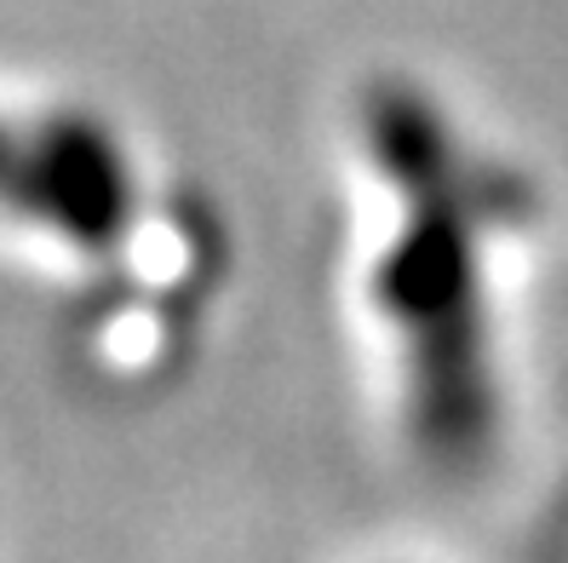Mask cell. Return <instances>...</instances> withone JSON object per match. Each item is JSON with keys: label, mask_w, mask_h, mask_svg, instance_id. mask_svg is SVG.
Returning a JSON list of instances; mask_svg holds the SVG:
<instances>
[{"label": "cell", "mask_w": 568, "mask_h": 563, "mask_svg": "<svg viewBox=\"0 0 568 563\" xmlns=\"http://www.w3.org/2000/svg\"><path fill=\"white\" fill-rule=\"evenodd\" d=\"M367 155L403 202L396 237L367 264V311L396 340L408 438L465 472L494 443V328H488V242L528 219V190L471 155L419 92L385 87L367 98Z\"/></svg>", "instance_id": "obj_1"}]
</instances>
